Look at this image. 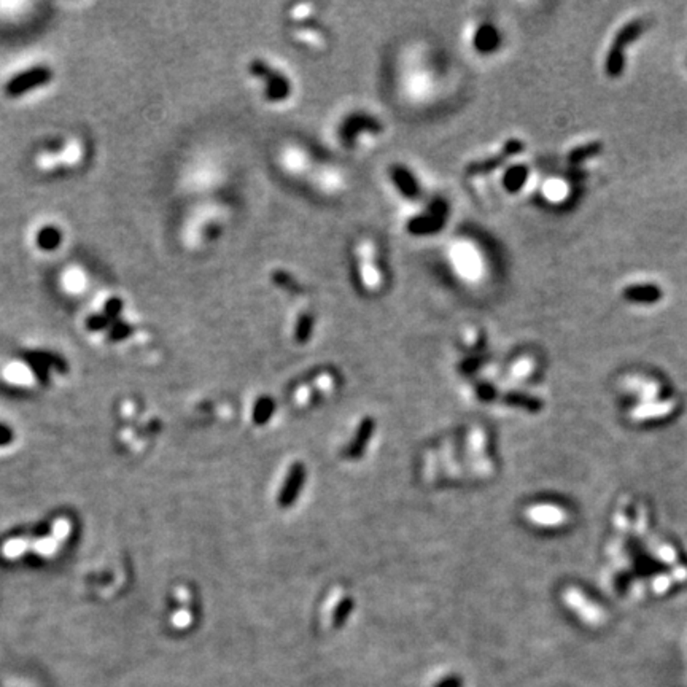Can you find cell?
<instances>
[{"mask_svg": "<svg viewBox=\"0 0 687 687\" xmlns=\"http://www.w3.org/2000/svg\"><path fill=\"white\" fill-rule=\"evenodd\" d=\"M250 73L260 80L265 91L266 99L271 102H279L288 99L291 94L290 80L283 75L282 71L274 67L271 62L263 59H253L250 62Z\"/></svg>", "mask_w": 687, "mask_h": 687, "instance_id": "5", "label": "cell"}, {"mask_svg": "<svg viewBox=\"0 0 687 687\" xmlns=\"http://www.w3.org/2000/svg\"><path fill=\"white\" fill-rule=\"evenodd\" d=\"M436 687H461V679L457 677H450L441 681Z\"/></svg>", "mask_w": 687, "mask_h": 687, "instance_id": "24", "label": "cell"}, {"mask_svg": "<svg viewBox=\"0 0 687 687\" xmlns=\"http://www.w3.org/2000/svg\"><path fill=\"white\" fill-rule=\"evenodd\" d=\"M445 216H448V209H445L444 202L438 200V202H434L425 214H422L419 219H415L411 223V229L412 231H415L417 234L434 232L443 226Z\"/></svg>", "mask_w": 687, "mask_h": 687, "instance_id": "8", "label": "cell"}, {"mask_svg": "<svg viewBox=\"0 0 687 687\" xmlns=\"http://www.w3.org/2000/svg\"><path fill=\"white\" fill-rule=\"evenodd\" d=\"M353 271L360 288L377 293L385 283V271L379 258V249L369 237L360 239L353 249Z\"/></svg>", "mask_w": 687, "mask_h": 687, "instance_id": "2", "label": "cell"}, {"mask_svg": "<svg viewBox=\"0 0 687 687\" xmlns=\"http://www.w3.org/2000/svg\"><path fill=\"white\" fill-rule=\"evenodd\" d=\"M525 150V143L520 139H509L500 152H498L495 156L480 159L478 163L469 164L468 174L469 175H482V174H490L495 169L501 168L508 159H511L514 156H517Z\"/></svg>", "mask_w": 687, "mask_h": 687, "instance_id": "7", "label": "cell"}, {"mask_svg": "<svg viewBox=\"0 0 687 687\" xmlns=\"http://www.w3.org/2000/svg\"><path fill=\"white\" fill-rule=\"evenodd\" d=\"M617 401L622 419L641 428L672 422L681 411V398L677 390L658 379H651L649 392L646 388H622Z\"/></svg>", "mask_w": 687, "mask_h": 687, "instance_id": "1", "label": "cell"}, {"mask_svg": "<svg viewBox=\"0 0 687 687\" xmlns=\"http://www.w3.org/2000/svg\"><path fill=\"white\" fill-rule=\"evenodd\" d=\"M644 21L633 20L619 29L616 34L614 42L610 47L608 54L605 59V72L610 78H619L626 71V50L630 43H633L641 34L644 32Z\"/></svg>", "mask_w": 687, "mask_h": 687, "instance_id": "4", "label": "cell"}, {"mask_svg": "<svg viewBox=\"0 0 687 687\" xmlns=\"http://www.w3.org/2000/svg\"><path fill=\"white\" fill-rule=\"evenodd\" d=\"M53 78V72L50 71L48 67L45 66H37L32 68H27V71L18 73V75L13 77L5 86V93L10 97H20L22 94L29 93L37 86H43L48 82H51Z\"/></svg>", "mask_w": 687, "mask_h": 687, "instance_id": "6", "label": "cell"}, {"mask_svg": "<svg viewBox=\"0 0 687 687\" xmlns=\"http://www.w3.org/2000/svg\"><path fill=\"white\" fill-rule=\"evenodd\" d=\"M622 297L632 304H656L663 297V291L656 283H633L622 290Z\"/></svg>", "mask_w": 687, "mask_h": 687, "instance_id": "9", "label": "cell"}, {"mask_svg": "<svg viewBox=\"0 0 687 687\" xmlns=\"http://www.w3.org/2000/svg\"><path fill=\"white\" fill-rule=\"evenodd\" d=\"M526 515L535 529L544 530L547 533H559V531L570 529L575 522V512L571 511V508L554 496L531 503Z\"/></svg>", "mask_w": 687, "mask_h": 687, "instance_id": "3", "label": "cell"}, {"mask_svg": "<svg viewBox=\"0 0 687 687\" xmlns=\"http://www.w3.org/2000/svg\"><path fill=\"white\" fill-rule=\"evenodd\" d=\"M372 431H374V422H372V419H364L362 425H360V428H358L357 436H355V439L352 441V444H350V448H348V450H347V455L348 457L362 455V452L364 450L366 444H368V441L372 436Z\"/></svg>", "mask_w": 687, "mask_h": 687, "instance_id": "15", "label": "cell"}, {"mask_svg": "<svg viewBox=\"0 0 687 687\" xmlns=\"http://www.w3.org/2000/svg\"><path fill=\"white\" fill-rule=\"evenodd\" d=\"M108 325H110V320H108L104 313H94L86 320V326H88V330L91 331H102L105 330Z\"/></svg>", "mask_w": 687, "mask_h": 687, "instance_id": "23", "label": "cell"}, {"mask_svg": "<svg viewBox=\"0 0 687 687\" xmlns=\"http://www.w3.org/2000/svg\"><path fill=\"white\" fill-rule=\"evenodd\" d=\"M131 333H133V326L126 322H121V320H117V322H113L112 325L110 333H108V339L121 341L124 337H128Z\"/></svg>", "mask_w": 687, "mask_h": 687, "instance_id": "20", "label": "cell"}, {"mask_svg": "<svg viewBox=\"0 0 687 687\" xmlns=\"http://www.w3.org/2000/svg\"><path fill=\"white\" fill-rule=\"evenodd\" d=\"M393 182L397 183L399 191L404 194L406 198L414 199L419 196V183H417L415 177L411 174L409 170H406L403 168H394L393 169Z\"/></svg>", "mask_w": 687, "mask_h": 687, "instance_id": "13", "label": "cell"}, {"mask_svg": "<svg viewBox=\"0 0 687 687\" xmlns=\"http://www.w3.org/2000/svg\"><path fill=\"white\" fill-rule=\"evenodd\" d=\"M304 476H306V471L301 465H295L293 468H291L290 476H288V479H286V482H285L283 489H282V492H280V496H279V503L283 508L293 505L295 500L297 498V494H300L302 482H304Z\"/></svg>", "mask_w": 687, "mask_h": 687, "instance_id": "10", "label": "cell"}, {"mask_svg": "<svg viewBox=\"0 0 687 687\" xmlns=\"http://www.w3.org/2000/svg\"><path fill=\"white\" fill-rule=\"evenodd\" d=\"M274 412V403L269 398H261L256 403V408L253 412V419L256 423H265L269 420V417L272 415Z\"/></svg>", "mask_w": 687, "mask_h": 687, "instance_id": "19", "label": "cell"}, {"mask_svg": "<svg viewBox=\"0 0 687 687\" xmlns=\"http://www.w3.org/2000/svg\"><path fill=\"white\" fill-rule=\"evenodd\" d=\"M498 45H500V34L494 26L482 24L478 29L476 37H474V47L480 53H490L492 50L498 48Z\"/></svg>", "mask_w": 687, "mask_h": 687, "instance_id": "12", "label": "cell"}, {"mask_svg": "<svg viewBox=\"0 0 687 687\" xmlns=\"http://www.w3.org/2000/svg\"><path fill=\"white\" fill-rule=\"evenodd\" d=\"M603 152V143L601 142H591L586 143V145H579L568 153V161L572 164L587 161V159L598 156V154Z\"/></svg>", "mask_w": 687, "mask_h": 687, "instance_id": "17", "label": "cell"}, {"mask_svg": "<svg viewBox=\"0 0 687 687\" xmlns=\"http://www.w3.org/2000/svg\"><path fill=\"white\" fill-rule=\"evenodd\" d=\"M312 326H313V315L309 313V312L301 313L300 320H297V326H296V339L300 342L307 341L309 337H311Z\"/></svg>", "mask_w": 687, "mask_h": 687, "instance_id": "18", "label": "cell"}, {"mask_svg": "<svg viewBox=\"0 0 687 687\" xmlns=\"http://www.w3.org/2000/svg\"><path fill=\"white\" fill-rule=\"evenodd\" d=\"M61 242H62V232L59 231V228L57 226L47 225L37 232L36 244L40 250L53 251L59 247Z\"/></svg>", "mask_w": 687, "mask_h": 687, "instance_id": "14", "label": "cell"}, {"mask_svg": "<svg viewBox=\"0 0 687 687\" xmlns=\"http://www.w3.org/2000/svg\"><path fill=\"white\" fill-rule=\"evenodd\" d=\"M121 311H123V301L119 300V297H110V300L104 304V315L108 320H113V322H117Z\"/></svg>", "mask_w": 687, "mask_h": 687, "instance_id": "21", "label": "cell"}, {"mask_svg": "<svg viewBox=\"0 0 687 687\" xmlns=\"http://www.w3.org/2000/svg\"><path fill=\"white\" fill-rule=\"evenodd\" d=\"M352 608H353V601L350 598H346L342 601V603L339 605V608H337V611H336V614H334V626L336 627H341L342 623L346 622L348 614H350Z\"/></svg>", "mask_w": 687, "mask_h": 687, "instance_id": "22", "label": "cell"}, {"mask_svg": "<svg viewBox=\"0 0 687 687\" xmlns=\"http://www.w3.org/2000/svg\"><path fill=\"white\" fill-rule=\"evenodd\" d=\"M529 168L526 165H512V168H509L506 170V174H505V179H503V185H505L506 190L509 193H517L520 188H522L525 183H526V179H529Z\"/></svg>", "mask_w": 687, "mask_h": 687, "instance_id": "16", "label": "cell"}, {"mask_svg": "<svg viewBox=\"0 0 687 687\" xmlns=\"http://www.w3.org/2000/svg\"><path fill=\"white\" fill-rule=\"evenodd\" d=\"M293 38L296 42L306 45L307 48L317 50L325 45V37L318 27L311 24V21L296 22L293 24Z\"/></svg>", "mask_w": 687, "mask_h": 687, "instance_id": "11", "label": "cell"}]
</instances>
